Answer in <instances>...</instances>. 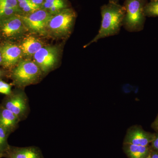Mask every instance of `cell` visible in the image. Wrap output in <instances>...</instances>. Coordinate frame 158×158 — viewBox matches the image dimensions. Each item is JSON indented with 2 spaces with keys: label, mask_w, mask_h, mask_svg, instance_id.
Segmentation results:
<instances>
[{
  "label": "cell",
  "mask_w": 158,
  "mask_h": 158,
  "mask_svg": "<svg viewBox=\"0 0 158 158\" xmlns=\"http://www.w3.org/2000/svg\"><path fill=\"white\" fill-rule=\"evenodd\" d=\"M125 12L124 6L118 3L109 2L102 6V21L98 34L84 47L97 42L100 39L118 34L123 27Z\"/></svg>",
  "instance_id": "6da1fadb"
},
{
  "label": "cell",
  "mask_w": 158,
  "mask_h": 158,
  "mask_svg": "<svg viewBox=\"0 0 158 158\" xmlns=\"http://www.w3.org/2000/svg\"><path fill=\"white\" fill-rule=\"evenodd\" d=\"M44 75L37 64L31 60H21L11 69L9 77L16 88H23L38 83Z\"/></svg>",
  "instance_id": "7a4b0ae2"
},
{
  "label": "cell",
  "mask_w": 158,
  "mask_h": 158,
  "mask_svg": "<svg viewBox=\"0 0 158 158\" xmlns=\"http://www.w3.org/2000/svg\"><path fill=\"white\" fill-rule=\"evenodd\" d=\"M148 0H125V14L123 27L129 32H138L144 28L146 17L144 8Z\"/></svg>",
  "instance_id": "3957f363"
},
{
  "label": "cell",
  "mask_w": 158,
  "mask_h": 158,
  "mask_svg": "<svg viewBox=\"0 0 158 158\" xmlns=\"http://www.w3.org/2000/svg\"><path fill=\"white\" fill-rule=\"evenodd\" d=\"M77 17L76 12L69 7L52 15L49 21L47 34L55 37H67L70 35Z\"/></svg>",
  "instance_id": "277c9868"
},
{
  "label": "cell",
  "mask_w": 158,
  "mask_h": 158,
  "mask_svg": "<svg viewBox=\"0 0 158 158\" xmlns=\"http://www.w3.org/2000/svg\"><path fill=\"white\" fill-rule=\"evenodd\" d=\"M0 106L14 113L21 121L25 120L30 112L29 99L23 88H16L10 95L5 97Z\"/></svg>",
  "instance_id": "5b68a950"
},
{
  "label": "cell",
  "mask_w": 158,
  "mask_h": 158,
  "mask_svg": "<svg viewBox=\"0 0 158 158\" xmlns=\"http://www.w3.org/2000/svg\"><path fill=\"white\" fill-rule=\"evenodd\" d=\"M52 15L46 10L39 9L27 14H20L21 18L29 31L36 34L46 35Z\"/></svg>",
  "instance_id": "8992f818"
},
{
  "label": "cell",
  "mask_w": 158,
  "mask_h": 158,
  "mask_svg": "<svg viewBox=\"0 0 158 158\" xmlns=\"http://www.w3.org/2000/svg\"><path fill=\"white\" fill-rule=\"evenodd\" d=\"M59 50L56 46L43 47L34 56V61L45 75L56 68L59 61Z\"/></svg>",
  "instance_id": "52a82bcc"
},
{
  "label": "cell",
  "mask_w": 158,
  "mask_h": 158,
  "mask_svg": "<svg viewBox=\"0 0 158 158\" xmlns=\"http://www.w3.org/2000/svg\"><path fill=\"white\" fill-rule=\"evenodd\" d=\"M27 30L20 14L0 19V36L5 39H16L21 37Z\"/></svg>",
  "instance_id": "ba28073f"
},
{
  "label": "cell",
  "mask_w": 158,
  "mask_h": 158,
  "mask_svg": "<svg viewBox=\"0 0 158 158\" xmlns=\"http://www.w3.org/2000/svg\"><path fill=\"white\" fill-rule=\"evenodd\" d=\"M155 133L145 131L141 126L135 125L128 129L123 143L148 146L154 139Z\"/></svg>",
  "instance_id": "9c48e42d"
},
{
  "label": "cell",
  "mask_w": 158,
  "mask_h": 158,
  "mask_svg": "<svg viewBox=\"0 0 158 158\" xmlns=\"http://www.w3.org/2000/svg\"><path fill=\"white\" fill-rule=\"evenodd\" d=\"M2 57V65L4 68L12 69L20 61L23 56L22 51L14 44L6 42L0 46Z\"/></svg>",
  "instance_id": "30bf717a"
},
{
  "label": "cell",
  "mask_w": 158,
  "mask_h": 158,
  "mask_svg": "<svg viewBox=\"0 0 158 158\" xmlns=\"http://www.w3.org/2000/svg\"><path fill=\"white\" fill-rule=\"evenodd\" d=\"M2 158H44L42 151L36 146L19 147L10 145Z\"/></svg>",
  "instance_id": "8fae6325"
},
{
  "label": "cell",
  "mask_w": 158,
  "mask_h": 158,
  "mask_svg": "<svg viewBox=\"0 0 158 158\" xmlns=\"http://www.w3.org/2000/svg\"><path fill=\"white\" fill-rule=\"evenodd\" d=\"M20 122L14 113L0 106V127L11 134L17 129Z\"/></svg>",
  "instance_id": "7c38bea8"
},
{
  "label": "cell",
  "mask_w": 158,
  "mask_h": 158,
  "mask_svg": "<svg viewBox=\"0 0 158 158\" xmlns=\"http://www.w3.org/2000/svg\"><path fill=\"white\" fill-rule=\"evenodd\" d=\"M123 150L128 158H147L152 151L150 145L144 146L124 143L123 144Z\"/></svg>",
  "instance_id": "4fadbf2b"
},
{
  "label": "cell",
  "mask_w": 158,
  "mask_h": 158,
  "mask_svg": "<svg viewBox=\"0 0 158 158\" xmlns=\"http://www.w3.org/2000/svg\"><path fill=\"white\" fill-rule=\"evenodd\" d=\"M22 51L23 55L33 56L36 52L44 47L41 40L33 36L26 37L19 45Z\"/></svg>",
  "instance_id": "5bb4252c"
},
{
  "label": "cell",
  "mask_w": 158,
  "mask_h": 158,
  "mask_svg": "<svg viewBox=\"0 0 158 158\" xmlns=\"http://www.w3.org/2000/svg\"><path fill=\"white\" fill-rule=\"evenodd\" d=\"M20 13L17 0H0V19Z\"/></svg>",
  "instance_id": "9a60e30c"
},
{
  "label": "cell",
  "mask_w": 158,
  "mask_h": 158,
  "mask_svg": "<svg viewBox=\"0 0 158 158\" xmlns=\"http://www.w3.org/2000/svg\"><path fill=\"white\" fill-rule=\"evenodd\" d=\"M70 7L68 0H44L41 9H44L52 15L63 9Z\"/></svg>",
  "instance_id": "2e32d148"
},
{
  "label": "cell",
  "mask_w": 158,
  "mask_h": 158,
  "mask_svg": "<svg viewBox=\"0 0 158 158\" xmlns=\"http://www.w3.org/2000/svg\"><path fill=\"white\" fill-rule=\"evenodd\" d=\"M19 9L21 14L32 13L40 9L34 6L31 0H17Z\"/></svg>",
  "instance_id": "e0dca14e"
},
{
  "label": "cell",
  "mask_w": 158,
  "mask_h": 158,
  "mask_svg": "<svg viewBox=\"0 0 158 158\" xmlns=\"http://www.w3.org/2000/svg\"><path fill=\"white\" fill-rule=\"evenodd\" d=\"M10 135L11 134L8 131L0 127V156L1 158L10 146L8 139Z\"/></svg>",
  "instance_id": "ac0fdd59"
},
{
  "label": "cell",
  "mask_w": 158,
  "mask_h": 158,
  "mask_svg": "<svg viewBox=\"0 0 158 158\" xmlns=\"http://www.w3.org/2000/svg\"><path fill=\"white\" fill-rule=\"evenodd\" d=\"M144 14L146 17H158V0L148 2L144 8Z\"/></svg>",
  "instance_id": "d6986e66"
},
{
  "label": "cell",
  "mask_w": 158,
  "mask_h": 158,
  "mask_svg": "<svg viewBox=\"0 0 158 158\" xmlns=\"http://www.w3.org/2000/svg\"><path fill=\"white\" fill-rule=\"evenodd\" d=\"M12 91V85L0 78V93L6 96L10 95Z\"/></svg>",
  "instance_id": "ffe728a7"
},
{
  "label": "cell",
  "mask_w": 158,
  "mask_h": 158,
  "mask_svg": "<svg viewBox=\"0 0 158 158\" xmlns=\"http://www.w3.org/2000/svg\"><path fill=\"white\" fill-rule=\"evenodd\" d=\"M150 146L152 151L158 152V131L156 132L154 139L150 144Z\"/></svg>",
  "instance_id": "44dd1931"
},
{
  "label": "cell",
  "mask_w": 158,
  "mask_h": 158,
  "mask_svg": "<svg viewBox=\"0 0 158 158\" xmlns=\"http://www.w3.org/2000/svg\"><path fill=\"white\" fill-rule=\"evenodd\" d=\"M31 1L34 6L40 9H41L44 2V0H31Z\"/></svg>",
  "instance_id": "7402d4cb"
},
{
  "label": "cell",
  "mask_w": 158,
  "mask_h": 158,
  "mask_svg": "<svg viewBox=\"0 0 158 158\" xmlns=\"http://www.w3.org/2000/svg\"><path fill=\"white\" fill-rule=\"evenodd\" d=\"M152 128L156 132L158 131V114L153 122L152 123Z\"/></svg>",
  "instance_id": "603a6c76"
},
{
  "label": "cell",
  "mask_w": 158,
  "mask_h": 158,
  "mask_svg": "<svg viewBox=\"0 0 158 158\" xmlns=\"http://www.w3.org/2000/svg\"><path fill=\"white\" fill-rule=\"evenodd\" d=\"M9 75L10 72L9 73L8 71L0 68V78L3 79L6 77H9Z\"/></svg>",
  "instance_id": "cb8c5ba5"
},
{
  "label": "cell",
  "mask_w": 158,
  "mask_h": 158,
  "mask_svg": "<svg viewBox=\"0 0 158 158\" xmlns=\"http://www.w3.org/2000/svg\"><path fill=\"white\" fill-rule=\"evenodd\" d=\"M150 156L152 158H158V152L152 151Z\"/></svg>",
  "instance_id": "d4e9b609"
},
{
  "label": "cell",
  "mask_w": 158,
  "mask_h": 158,
  "mask_svg": "<svg viewBox=\"0 0 158 158\" xmlns=\"http://www.w3.org/2000/svg\"><path fill=\"white\" fill-rule=\"evenodd\" d=\"M2 53H1V51H0V66L2 65Z\"/></svg>",
  "instance_id": "484cf974"
},
{
  "label": "cell",
  "mask_w": 158,
  "mask_h": 158,
  "mask_svg": "<svg viewBox=\"0 0 158 158\" xmlns=\"http://www.w3.org/2000/svg\"><path fill=\"white\" fill-rule=\"evenodd\" d=\"M119 0H109L110 2L114 3H118Z\"/></svg>",
  "instance_id": "4316f807"
},
{
  "label": "cell",
  "mask_w": 158,
  "mask_h": 158,
  "mask_svg": "<svg viewBox=\"0 0 158 158\" xmlns=\"http://www.w3.org/2000/svg\"><path fill=\"white\" fill-rule=\"evenodd\" d=\"M147 158H152L150 156H149L148 157H147Z\"/></svg>",
  "instance_id": "83f0119b"
},
{
  "label": "cell",
  "mask_w": 158,
  "mask_h": 158,
  "mask_svg": "<svg viewBox=\"0 0 158 158\" xmlns=\"http://www.w3.org/2000/svg\"><path fill=\"white\" fill-rule=\"evenodd\" d=\"M150 1H153V0H150Z\"/></svg>",
  "instance_id": "f1b7e54d"
},
{
  "label": "cell",
  "mask_w": 158,
  "mask_h": 158,
  "mask_svg": "<svg viewBox=\"0 0 158 158\" xmlns=\"http://www.w3.org/2000/svg\"><path fill=\"white\" fill-rule=\"evenodd\" d=\"M0 158H1V156H0Z\"/></svg>",
  "instance_id": "f546056e"
}]
</instances>
